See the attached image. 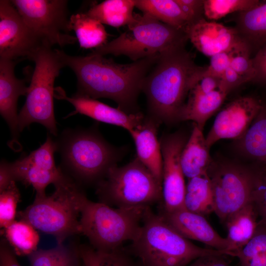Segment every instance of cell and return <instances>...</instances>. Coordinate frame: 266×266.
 Instances as JSON below:
<instances>
[{"mask_svg": "<svg viewBox=\"0 0 266 266\" xmlns=\"http://www.w3.org/2000/svg\"><path fill=\"white\" fill-rule=\"evenodd\" d=\"M56 50L65 66L70 68L76 76L77 94L96 100L111 99L129 113H138L137 99L144 80L160 56L120 64L91 53L75 56Z\"/></svg>", "mask_w": 266, "mask_h": 266, "instance_id": "6da1fadb", "label": "cell"}, {"mask_svg": "<svg viewBox=\"0 0 266 266\" xmlns=\"http://www.w3.org/2000/svg\"><path fill=\"white\" fill-rule=\"evenodd\" d=\"M205 69L185 47L161 55L142 85L149 116L159 124L179 121L186 97Z\"/></svg>", "mask_w": 266, "mask_h": 266, "instance_id": "7a4b0ae2", "label": "cell"}, {"mask_svg": "<svg viewBox=\"0 0 266 266\" xmlns=\"http://www.w3.org/2000/svg\"><path fill=\"white\" fill-rule=\"evenodd\" d=\"M129 250L141 266H186L207 255L234 256L233 252L199 247L148 207Z\"/></svg>", "mask_w": 266, "mask_h": 266, "instance_id": "3957f363", "label": "cell"}, {"mask_svg": "<svg viewBox=\"0 0 266 266\" xmlns=\"http://www.w3.org/2000/svg\"><path fill=\"white\" fill-rule=\"evenodd\" d=\"M55 141L61 155L60 167L78 184H97L122 156L120 149L93 129H66Z\"/></svg>", "mask_w": 266, "mask_h": 266, "instance_id": "277c9868", "label": "cell"}, {"mask_svg": "<svg viewBox=\"0 0 266 266\" xmlns=\"http://www.w3.org/2000/svg\"><path fill=\"white\" fill-rule=\"evenodd\" d=\"M50 195L35 197L33 203L17 213L36 230L53 235L58 244L81 233L80 216L87 198L80 186L65 173Z\"/></svg>", "mask_w": 266, "mask_h": 266, "instance_id": "5b68a950", "label": "cell"}, {"mask_svg": "<svg viewBox=\"0 0 266 266\" xmlns=\"http://www.w3.org/2000/svg\"><path fill=\"white\" fill-rule=\"evenodd\" d=\"M127 27L117 38L91 53L103 56L124 55L135 62L184 47L188 40L185 32L146 13L134 14L133 20Z\"/></svg>", "mask_w": 266, "mask_h": 266, "instance_id": "8992f818", "label": "cell"}, {"mask_svg": "<svg viewBox=\"0 0 266 266\" xmlns=\"http://www.w3.org/2000/svg\"><path fill=\"white\" fill-rule=\"evenodd\" d=\"M148 207L116 208L86 198L80 213L81 233L96 249L119 248L134 238Z\"/></svg>", "mask_w": 266, "mask_h": 266, "instance_id": "52a82bcc", "label": "cell"}, {"mask_svg": "<svg viewBox=\"0 0 266 266\" xmlns=\"http://www.w3.org/2000/svg\"><path fill=\"white\" fill-rule=\"evenodd\" d=\"M35 67L28 87L26 100L18 114L20 133L33 123L44 126L57 136L58 129L54 109V88L55 79L65 66L56 49L44 43L30 58Z\"/></svg>", "mask_w": 266, "mask_h": 266, "instance_id": "ba28073f", "label": "cell"}, {"mask_svg": "<svg viewBox=\"0 0 266 266\" xmlns=\"http://www.w3.org/2000/svg\"><path fill=\"white\" fill-rule=\"evenodd\" d=\"M99 202L116 208L150 206L162 200V184L135 158L110 168L97 184Z\"/></svg>", "mask_w": 266, "mask_h": 266, "instance_id": "9c48e42d", "label": "cell"}, {"mask_svg": "<svg viewBox=\"0 0 266 266\" xmlns=\"http://www.w3.org/2000/svg\"><path fill=\"white\" fill-rule=\"evenodd\" d=\"M259 167L258 163L247 166L213 161L207 173L212 190L214 212L222 223L252 202Z\"/></svg>", "mask_w": 266, "mask_h": 266, "instance_id": "30bf717a", "label": "cell"}, {"mask_svg": "<svg viewBox=\"0 0 266 266\" xmlns=\"http://www.w3.org/2000/svg\"><path fill=\"white\" fill-rule=\"evenodd\" d=\"M57 150L56 141L48 135L45 141L29 155L12 163L1 160L0 185L6 187L12 181H20L26 186H32L35 197L45 196L46 187L59 182L65 174L56 166L54 153Z\"/></svg>", "mask_w": 266, "mask_h": 266, "instance_id": "8fae6325", "label": "cell"}, {"mask_svg": "<svg viewBox=\"0 0 266 266\" xmlns=\"http://www.w3.org/2000/svg\"><path fill=\"white\" fill-rule=\"evenodd\" d=\"M12 3L28 26L45 42L53 46L73 44L69 35L67 3L65 0H12Z\"/></svg>", "mask_w": 266, "mask_h": 266, "instance_id": "7c38bea8", "label": "cell"}, {"mask_svg": "<svg viewBox=\"0 0 266 266\" xmlns=\"http://www.w3.org/2000/svg\"><path fill=\"white\" fill-rule=\"evenodd\" d=\"M187 141L185 135L180 132L165 135L160 141L163 160L161 211L164 212L171 213L185 209L186 185L180 159Z\"/></svg>", "mask_w": 266, "mask_h": 266, "instance_id": "4fadbf2b", "label": "cell"}, {"mask_svg": "<svg viewBox=\"0 0 266 266\" xmlns=\"http://www.w3.org/2000/svg\"><path fill=\"white\" fill-rule=\"evenodd\" d=\"M44 43H47L28 26L11 0H0V58L29 59Z\"/></svg>", "mask_w": 266, "mask_h": 266, "instance_id": "5bb4252c", "label": "cell"}, {"mask_svg": "<svg viewBox=\"0 0 266 266\" xmlns=\"http://www.w3.org/2000/svg\"><path fill=\"white\" fill-rule=\"evenodd\" d=\"M262 101L256 97L244 96L226 105L217 114L205 137L208 148L222 139L241 138L258 114Z\"/></svg>", "mask_w": 266, "mask_h": 266, "instance_id": "9a60e30c", "label": "cell"}, {"mask_svg": "<svg viewBox=\"0 0 266 266\" xmlns=\"http://www.w3.org/2000/svg\"><path fill=\"white\" fill-rule=\"evenodd\" d=\"M55 90V98L66 100L74 106L75 111L68 116L79 113L99 122L122 127L128 132L141 124L145 118L141 113H129L77 93L68 97L61 87L56 88Z\"/></svg>", "mask_w": 266, "mask_h": 266, "instance_id": "2e32d148", "label": "cell"}, {"mask_svg": "<svg viewBox=\"0 0 266 266\" xmlns=\"http://www.w3.org/2000/svg\"><path fill=\"white\" fill-rule=\"evenodd\" d=\"M185 33L196 49L209 57L232 49L242 40L235 27L208 21L204 17L190 23Z\"/></svg>", "mask_w": 266, "mask_h": 266, "instance_id": "e0dca14e", "label": "cell"}, {"mask_svg": "<svg viewBox=\"0 0 266 266\" xmlns=\"http://www.w3.org/2000/svg\"><path fill=\"white\" fill-rule=\"evenodd\" d=\"M14 60L0 58V113L10 129L13 140H17L18 129V100L27 96L28 87L25 81L17 78L14 73Z\"/></svg>", "mask_w": 266, "mask_h": 266, "instance_id": "ac0fdd59", "label": "cell"}, {"mask_svg": "<svg viewBox=\"0 0 266 266\" xmlns=\"http://www.w3.org/2000/svg\"><path fill=\"white\" fill-rule=\"evenodd\" d=\"M160 214L187 239L202 242L214 249L228 251L226 238L221 237L204 216L186 209L171 213L161 211Z\"/></svg>", "mask_w": 266, "mask_h": 266, "instance_id": "d6986e66", "label": "cell"}, {"mask_svg": "<svg viewBox=\"0 0 266 266\" xmlns=\"http://www.w3.org/2000/svg\"><path fill=\"white\" fill-rule=\"evenodd\" d=\"M159 124L148 116L129 131L135 144L137 158L162 184L163 160L160 142L158 139Z\"/></svg>", "mask_w": 266, "mask_h": 266, "instance_id": "ffe728a7", "label": "cell"}, {"mask_svg": "<svg viewBox=\"0 0 266 266\" xmlns=\"http://www.w3.org/2000/svg\"><path fill=\"white\" fill-rule=\"evenodd\" d=\"M258 217L257 211L251 202L227 218L224 224L228 230L226 237L228 251L234 253L251 239L258 227Z\"/></svg>", "mask_w": 266, "mask_h": 266, "instance_id": "44dd1931", "label": "cell"}, {"mask_svg": "<svg viewBox=\"0 0 266 266\" xmlns=\"http://www.w3.org/2000/svg\"><path fill=\"white\" fill-rule=\"evenodd\" d=\"M209 150L202 131L195 124L181 155V166L185 177L189 179L207 172L213 162Z\"/></svg>", "mask_w": 266, "mask_h": 266, "instance_id": "7402d4cb", "label": "cell"}, {"mask_svg": "<svg viewBox=\"0 0 266 266\" xmlns=\"http://www.w3.org/2000/svg\"><path fill=\"white\" fill-rule=\"evenodd\" d=\"M240 37L256 53L266 43V1L248 10L239 12L236 27Z\"/></svg>", "mask_w": 266, "mask_h": 266, "instance_id": "603a6c76", "label": "cell"}, {"mask_svg": "<svg viewBox=\"0 0 266 266\" xmlns=\"http://www.w3.org/2000/svg\"><path fill=\"white\" fill-rule=\"evenodd\" d=\"M227 95L220 89L204 95L189 92L179 121H193L202 131L207 120L220 107Z\"/></svg>", "mask_w": 266, "mask_h": 266, "instance_id": "cb8c5ba5", "label": "cell"}, {"mask_svg": "<svg viewBox=\"0 0 266 266\" xmlns=\"http://www.w3.org/2000/svg\"><path fill=\"white\" fill-rule=\"evenodd\" d=\"M240 152L255 163L266 166V102L261 108L245 134L237 139Z\"/></svg>", "mask_w": 266, "mask_h": 266, "instance_id": "d4e9b609", "label": "cell"}, {"mask_svg": "<svg viewBox=\"0 0 266 266\" xmlns=\"http://www.w3.org/2000/svg\"><path fill=\"white\" fill-rule=\"evenodd\" d=\"M134 0H106L92 6L86 13L102 24L118 28L134 19Z\"/></svg>", "mask_w": 266, "mask_h": 266, "instance_id": "484cf974", "label": "cell"}, {"mask_svg": "<svg viewBox=\"0 0 266 266\" xmlns=\"http://www.w3.org/2000/svg\"><path fill=\"white\" fill-rule=\"evenodd\" d=\"M184 206L186 210L203 216L214 212L212 190L207 172L188 179Z\"/></svg>", "mask_w": 266, "mask_h": 266, "instance_id": "4316f807", "label": "cell"}, {"mask_svg": "<svg viewBox=\"0 0 266 266\" xmlns=\"http://www.w3.org/2000/svg\"><path fill=\"white\" fill-rule=\"evenodd\" d=\"M134 2L135 7L143 13L177 30L185 32L189 24L176 0H134Z\"/></svg>", "mask_w": 266, "mask_h": 266, "instance_id": "83f0119b", "label": "cell"}, {"mask_svg": "<svg viewBox=\"0 0 266 266\" xmlns=\"http://www.w3.org/2000/svg\"><path fill=\"white\" fill-rule=\"evenodd\" d=\"M0 232L16 256H29L37 250L39 234L37 230L26 221L15 220Z\"/></svg>", "mask_w": 266, "mask_h": 266, "instance_id": "f1b7e54d", "label": "cell"}, {"mask_svg": "<svg viewBox=\"0 0 266 266\" xmlns=\"http://www.w3.org/2000/svg\"><path fill=\"white\" fill-rule=\"evenodd\" d=\"M69 22L81 47L97 48L107 43V33L103 24L86 13L72 15Z\"/></svg>", "mask_w": 266, "mask_h": 266, "instance_id": "f546056e", "label": "cell"}, {"mask_svg": "<svg viewBox=\"0 0 266 266\" xmlns=\"http://www.w3.org/2000/svg\"><path fill=\"white\" fill-rule=\"evenodd\" d=\"M79 250L82 266H141L133 258L130 251L123 247L103 251L90 244H80Z\"/></svg>", "mask_w": 266, "mask_h": 266, "instance_id": "4dcf8cb0", "label": "cell"}, {"mask_svg": "<svg viewBox=\"0 0 266 266\" xmlns=\"http://www.w3.org/2000/svg\"><path fill=\"white\" fill-rule=\"evenodd\" d=\"M30 266H82L79 245L58 244L48 249H38L28 256Z\"/></svg>", "mask_w": 266, "mask_h": 266, "instance_id": "1f68e13d", "label": "cell"}, {"mask_svg": "<svg viewBox=\"0 0 266 266\" xmlns=\"http://www.w3.org/2000/svg\"><path fill=\"white\" fill-rule=\"evenodd\" d=\"M234 253L241 266H266V223L259 220L253 237Z\"/></svg>", "mask_w": 266, "mask_h": 266, "instance_id": "d6a6232c", "label": "cell"}, {"mask_svg": "<svg viewBox=\"0 0 266 266\" xmlns=\"http://www.w3.org/2000/svg\"><path fill=\"white\" fill-rule=\"evenodd\" d=\"M262 2L259 0H203L204 15L217 20L229 14L252 9Z\"/></svg>", "mask_w": 266, "mask_h": 266, "instance_id": "836d02e7", "label": "cell"}, {"mask_svg": "<svg viewBox=\"0 0 266 266\" xmlns=\"http://www.w3.org/2000/svg\"><path fill=\"white\" fill-rule=\"evenodd\" d=\"M0 193V228L2 230L16 220L21 195L15 181Z\"/></svg>", "mask_w": 266, "mask_h": 266, "instance_id": "e575fe53", "label": "cell"}, {"mask_svg": "<svg viewBox=\"0 0 266 266\" xmlns=\"http://www.w3.org/2000/svg\"><path fill=\"white\" fill-rule=\"evenodd\" d=\"M251 51L243 40L236 45L233 49L231 67L246 81H252L255 75Z\"/></svg>", "mask_w": 266, "mask_h": 266, "instance_id": "d590c367", "label": "cell"}, {"mask_svg": "<svg viewBox=\"0 0 266 266\" xmlns=\"http://www.w3.org/2000/svg\"><path fill=\"white\" fill-rule=\"evenodd\" d=\"M252 202L261 220L266 223V166L260 164Z\"/></svg>", "mask_w": 266, "mask_h": 266, "instance_id": "8d00e7d4", "label": "cell"}, {"mask_svg": "<svg viewBox=\"0 0 266 266\" xmlns=\"http://www.w3.org/2000/svg\"><path fill=\"white\" fill-rule=\"evenodd\" d=\"M221 78L205 70L191 88L190 92L197 94H207L219 89Z\"/></svg>", "mask_w": 266, "mask_h": 266, "instance_id": "74e56055", "label": "cell"}, {"mask_svg": "<svg viewBox=\"0 0 266 266\" xmlns=\"http://www.w3.org/2000/svg\"><path fill=\"white\" fill-rule=\"evenodd\" d=\"M233 48L211 56L210 64L206 66L207 71L221 78L225 70L230 67Z\"/></svg>", "mask_w": 266, "mask_h": 266, "instance_id": "f35d334b", "label": "cell"}, {"mask_svg": "<svg viewBox=\"0 0 266 266\" xmlns=\"http://www.w3.org/2000/svg\"><path fill=\"white\" fill-rule=\"evenodd\" d=\"M176 1L189 24L204 17L203 0H176Z\"/></svg>", "mask_w": 266, "mask_h": 266, "instance_id": "ab89813d", "label": "cell"}, {"mask_svg": "<svg viewBox=\"0 0 266 266\" xmlns=\"http://www.w3.org/2000/svg\"><path fill=\"white\" fill-rule=\"evenodd\" d=\"M255 75L253 82L266 87V43L252 57Z\"/></svg>", "mask_w": 266, "mask_h": 266, "instance_id": "60d3db41", "label": "cell"}, {"mask_svg": "<svg viewBox=\"0 0 266 266\" xmlns=\"http://www.w3.org/2000/svg\"><path fill=\"white\" fill-rule=\"evenodd\" d=\"M245 83V80L230 66L221 77L219 89L228 95L233 89Z\"/></svg>", "mask_w": 266, "mask_h": 266, "instance_id": "b9f144b4", "label": "cell"}, {"mask_svg": "<svg viewBox=\"0 0 266 266\" xmlns=\"http://www.w3.org/2000/svg\"><path fill=\"white\" fill-rule=\"evenodd\" d=\"M16 256L5 239H1L0 244V266H21Z\"/></svg>", "mask_w": 266, "mask_h": 266, "instance_id": "7bdbcfd3", "label": "cell"}, {"mask_svg": "<svg viewBox=\"0 0 266 266\" xmlns=\"http://www.w3.org/2000/svg\"><path fill=\"white\" fill-rule=\"evenodd\" d=\"M186 266H232L222 255H207L198 258Z\"/></svg>", "mask_w": 266, "mask_h": 266, "instance_id": "ee69618b", "label": "cell"}]
</instances>
